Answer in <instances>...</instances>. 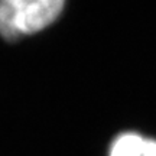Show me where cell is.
<instances>
[{
    "label": "cell",
    "instance_id": "cell-1",
    "mask_svg": "<svg viewBox=\"0 0 156 156\" xmlns=\"http://www.w3.org/2000/svg\"><path fill=\"white\" fill-rule=\"evenodd\" d=\"M68 0H0V39L17 42L46 32L61 20Z\"/></svg>",
    "mask_w": 156,
    "mask_h": 156
},
{
    "label": "cell",
    "instance_id": "cell-2",
    "mask_svg": "<svg viewBox=\"0 0 156 156\" xmlns=\"http://www.w3.org/2000/svg\"><path fill=\"white\" fill-rule=\"evenodd\" d=\"M107 156H156V137L137 130H123L110 140Z\"/></svg>",
    "mask_w": 156,
    "mask_h": 156
}]
</instances>
